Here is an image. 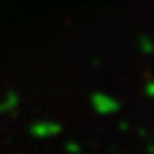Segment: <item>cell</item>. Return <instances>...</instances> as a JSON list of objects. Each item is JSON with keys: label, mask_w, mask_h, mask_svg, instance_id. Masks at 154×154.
Wrapping results in <instances>:
<instances>
[{"label": "cell", "mask_w": 154, "mask_h": 154, "mask_svg": "<svg viewBox=\"0 0 154 154\" xmlns=\"http://www.w3.org/2000/svg\"><path fill=\"white\" fill-rule=\"evenodd\" d=\"M31 132H33L36 137H48V135H51V134L58 132V127L57 125H48V123H36V125H33Z\"/></svg>", "instance_id": "cell-1"}, {"label": "cell", "mask_w": 154, "mask_h": 154, "mask_svg": "<svg viewBox=\"0 0 154 154\" xmlns=\"http://www.w3.org/2000/svg\"><path fill=\"white\" fill-rule=\"evenodd\" d=\"M17 105V96L16 94H7V98L0 103V111H9Z\"/></svg>", "instance_id": "cell-2"}]
</instances>
